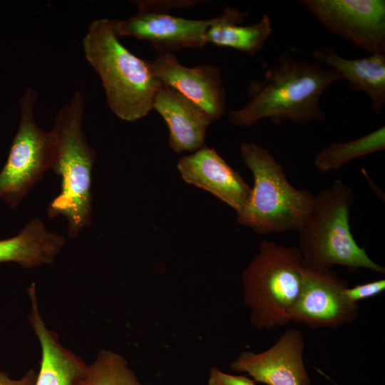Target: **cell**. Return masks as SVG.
Returning <instances> with one entry per match:
<instances>
[{
  "mask_svg": "<svg viewBox=\"0 0 385 385\" xmlns=\"http://www.w3.org/2000/svg\"><path fill=\"white\" fill-rule=\"evenodd\" d=\"M340 79L332 68L281 53L262 78L249 83V101L229 112L228 119L239 127H250L265 118L277 125L322 122L326 115L320 98Z\"/></svg>",
  "mask_w": 385,
  "mask_h": 385,
  "instance_id": "cell-1",
  "label": "cell"
},
{
  "mask_svg": "<svg viewBox=\"0 0 385 385\" xmlns=\"http://www.w3.org/2000/svg\"><path fill=\"white\" fill-rule=\"evenodd\" d=\"M84 96L76 90L58 111L53 128L56 140L51 170L61 178L58 195L48 204V216L64 217L68 235L76 238L92 221V170L97 154L83 128Z\"/></svg>",
  "mask_w": 385,
  "mask_h": 385,
  "instance_id": "cell-2",
  "label": "cell"
},
{
  "mask_svg": "<svg viewBox=\"0 0 385 385\" xmlns=\"http://www.w3.org/2000/svg\"><path fill=\"white\" fill-rule=\"evenodd\" d=\"M82 44L87 61L100 76L111 111L125 121L148 115L163 83L153 73L150 61L137 57L121 43L113 19L91 21Z\"/></svg>",
  "mask_w": 385,
  "mask_h": 385,
  "instance_id": "cell-3",
  "label": "cell"
},
{
  "mask_svg": "<svg viewBox=\"0 0 385 385\" xmlns=\"http://www.w3.org/2000/svg\"><path fill=\"white\" fill-rule=\"evenodd\" d=\"M351 188L335 180L314 195L313 208L297 231L298 249L304 266L332 270L334 265L351 272L366 269L385 274L384 266L374 261L355 240L350 229Z\"/></svg>",
  "mask_w": 385,
  "mask_h": 385,
  "instance_id": "cell-4",
  "label": "cell"
},
{
  "mask_svg": "<svg viewBox=\"0 0 385 385\" xmlns=\"http://www.w3.org/2000/svg\"><path fill=\"white\" fill-rule=\"evenodd\" d=\"M254 185L237 222L259 235L298 231L313 208L314 194L294 188L269 150L255 143L240 148Z\"/></svg>",
  "mask_w": 385,
  "mask_h": 385,
  "instance_id": "cell-5",
  "label": "cell"
},
{
  "mask_svg": "<svg viewBox=\"0 0 385 385\" xmlns=\"http://www.w3.org/2000/svg\"><path fill=\"white\" fill-rule=\"evenodd\" d=\"M303 263L298 247L265 240L242 274L244 304L258 330L291 322L302 284Z\"/></svg>",
  "mask_w": 385,
  "mask_h": 385,
  "instance_id": "cell-6",
  "label": "cell"
},
{
  "mask_svg": "<svg viewBox=\"0 0 385 385\" xmlns=\"http://www.w3.org/2000/svg\"><path fill=\"white\" fill-rule=\"evenodd\" d=\"M37 93L27 88L21 101V115L7 160L0 172V200L16 208L31 189L51 169L55 151V136L36 124L34 108Z\"/></svg>",
  "mask_w": 385,
  "mask_h": 385,
  "instance_id": "cell-7",
  "label": "cell"
},
{
  "mask_svg": "<svg viewBox=\"0 0 385 385\" xmlns=\"http://www.w3.org/2000/svg\"><path fill=\"white\" fill-rule=\"evenodd\" d=\"M298 2L332 34L370 54H385L384 0H301Z\"/></svg>",
  "mask_w": 385,
  "mask_h": 385,
  "instance_id": "cell-8",
  "label": "cell"
},
{
  "mask_svg": "<svg viewBox=\"0 0 385 385\" xmlns=\"http://www.w3.org/2000/svg\"><path fill=\"white\" fill-rule=\"evenodd\" d=\"M348 287L347 280L332 270L303 265L302 287L291 322L311 329H335L354 322L360 307L346 297L344 290Z\"/></svg>",
  "mask_w": 385,
  "mask_h": 385,
  "instance_id": "cell-9",
  "label": "cell"
},
{
  "mask_svg": "<svg viewBox=\"0 0 385 385\" xmlns=\"http://www.w3.org/2000/svg\"><path fill=\"white\" fill-rule=\"evenodd\" d=\"M304 349L302 332L289 328L267 349L241 352L230 368L267 385H311L304 361Z\"/></svg>",
  "mask_w": 385,
  "mask_h": 385,
  "instance_id": "cell-10",
  "label": "cell"
},
{
  "mask_svg": "<svg viewBox=\"0 0 385 385\" xmlns=\"http://www.w3.org/2000/svg\"><path fill=\"white\" fill-rule=\"evenodd\" d=\"M213 22L174 16L166 11L138 6L127 19L114 20L117 36H131L150 43L158 52L168 53L184 48H200L205 34Z\"/></svg>",
  "mask_w": 385,
  "mask_h": 385,
  "instance_id": "cell-11",
  "label": "cell"
},
{
  "mask_svg": "<svg viewBox=\"0 0 385 385\" xmlns=\"http://www.w3.org/2000/svg\"><path fill=\"white\" fill-rule=\"evenodd\" d=\"M154 75L202 108L215 121L225 115L226 91L218 67L202 64L187 67L172 53L159 54L151 62Z\"/></svg>",
  "mask_w": 385,
  "mask_h": 385,
  "instance_id": "cell-12",
  "label": "cell"
},
{
  "mask_svg": "<svg viewBox=\"0 0 385 385\" xmlns=\"http://www.w3.org/2000/svg\"><path fill=\"white\" fill-rule=\"evenodd\" d=\"M177 167L186 183L211 192L237 215L245 206L251 188L215 149L204 145L182 157Z\"/></svg>",
  "mask_w": 385,
  "mask_h": 385,
  "instance_id": "cell-13",
  "label": "cell"
},
{
  "mask_svg": "<svg viewBox=\"0 0 385 385\" xmlns=\"http://www.w3.org/2000/svg\"><path fill=\"white\" fill-rule=\"evenodd\" d=\"M27 294L30 302L28 321L41 348L35 385H78L87 364L81 356L63 346L58 334L47 327L39 310L34 282L28 287Z\"/></svg>",
  "mask_w": 385,
  "mask_h": 385,
  "instance_id": "cell-14",
  "label": "cell"
},
{
  "mask_svg": "<svg viewBox=\"0 0 385 385\" xmlns=\"http://www.w3.org/2000/svg\"><path fill=\"white\" fill-rule=\"evenodd\" d=\"M152 109L166 123L169 146L175 153L195 152L205 145L207 128L214 120L197 104L163 84L154 96Z\"/></svg>",
  "mask_w": 385,
  "mask_h": 385,
  "instance_id": "cell-15",
  "label": "cell"
},
{
  "mask_svg": "<svg viewBox=\"0 0 385 385\" xmlns=\"http://www.w3.org/2000/svg\"><path fill=\"white\" fill-rule=\"evenodd\" d=\"M311 55L317 63L338 72L352 91L367 94L375 113H380L385 105V54L349 59L339 55L333 47L326 46L313 51Z\"/></svg>",
  "mask_w": 385,
  "mask_h": 385,
  "instance_id": "cell-16",
  "label": "cell"
},
{
  "mask_svg": "<svg viewBox=\"0 0 385 385\" xmlns=\"http://www.w3.org/2000/svg\"><path fill=\"white\" fill-rule=\"evenodd\" d=\"M66 245L65 238L49 232L39 219L30 220L15 236L0 240V263L24 268L53 263Z\"/></svg>",
  "mask_w": 385,
  "mask_h": 385,
  "instance_id": "cell-17",
  "label": "cell"
},
{
  "mask_svg": "<svg viewBox=\"0 0 385 385\" xmlns=\"http://www.w3.org/2000/svg\"><path fill=\"white\" fill-rule=\"evenodd\" d=\"M246 12L225 6L222 14L213 18L205 34L206 43L236 49L253 56L264 46L272 29L270 16L263 14L255 24L242 26Z\"/></svg>",
  "mask_w": 385,
  "mask_h": 385,
  "instance_id": "cell-18",
  "label": "cell"
},
{
  "mask_svg": "<svg viewBox=\"0 0 385 385\" xmlns=\"http://www.w3.org/2000/svg\"><path fill=\"white\" fill-rule=\"evenodd\" d=\"M385 149V128L382 126L359 138L332 143L315 155L314 164L323 173L338 170L351 160Z\"/></svg>",
  "mask_w": 385,
  "mask_h": 385,
  "instance_id": "cell-19",
  "label": "cell"
},
{
  "mask_svg": "<svg viewBox=\"0 0 385 385\" xmlns=\"http://www.w3.org/2000/svg\"><path fill=\"white\" fill-rule=\"evenodd\" d=\"M78 385L143 384L123 356L110 349H102L92 363L86 364Z\"/></svg>",
  "mask_w": 385,
  "mask_h": 385,
  "instance_id": "cell-20",
  "label": "cell"
},
{
  "mask_svg": "<svg viewBox=\"0 0 385 385\" xmlns=\"http://www.w3.org/2000/svg\"><path fill=\"white\" fill-rule=\"evenodd\" d=\"M384 289L385 280L381 279L364 284H358L352 287H348L344 290V294L351 302L359 303L361 300L377 296Z\"/></svg>",
  "mask_w": 385,
  "mask_h": 385,
  "instance_id": "cell-21",
  "label": "cell"
},
{
  "mask_svg": "<svg viewBox=\"0 0 385 385\" xmlns=\"http://www.w3.org/2000/svg\"><path fill=\"white\" fill-rule=\"evenodd\" d=\"M207 385H256L247 375H233L216 366L209 370Z\"/></svg>",
  "mask_w": 385,
  "mask_h": 385,
  "instance_id": "cell-22",
  "label": "cell"
},
{
  "mask_svg": "<svg viewBox=\"0 0 385 385\" xmlns=\"http://www.w3.org/2000/svg\"><path fill=\"white\" fill-rule=\"evenodd\" d=\"M137 6L168 12L171 9H185L195 6L198 1H133Z\"/></svg>",
  "mask_w": 385,
  "mask_h": 385,
  "instance_id": "cell-23",
  "label": "cell"
},
{
  "mask_svg": "<svg viewBox=\"0 0 385 385\" xmlns=\"http://www.w3.org/2000/svg\"><path fill=\"white\" fill-rule=\"evenodd\" d=\"M36 376L37 371L29 369L20 379H14L6 373L0 371V385H35Z\"/></svg>",
  "mask_w": 385,
  "mask_h": 385,
  "instance_id": "cell-24",
  "label": "cell"
}]
</instances>
